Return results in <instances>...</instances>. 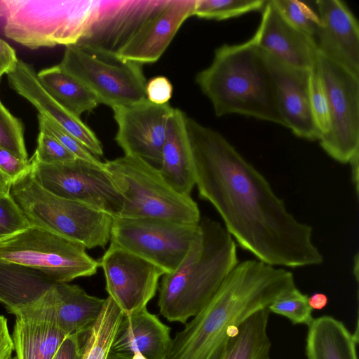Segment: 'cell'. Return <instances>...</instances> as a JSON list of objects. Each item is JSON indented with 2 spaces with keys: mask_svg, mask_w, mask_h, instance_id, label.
<instances>
[{
  "mask_svg": "<svg viewBox=\"0 0 359 359\" xmlns=\"http://www.w3.org/2000/svg\"><path fill=\"white\" fill-rule=\"evenodd\" d=\"M236 247L220 223L201 218L199 231L182 262L163 276L160 313L169 322L187 323L204 309L238 263Z\"/></svg>",
  "mask_w": 359,
  "mask_h": 359,
  "instance_id": "277c9868",
  "label": "cell"
},
{
  "mask_svg": "<svg viewBox=\"0 0 359 359\" xmlns=\"http://www.w3.org/2000/svg\"><path fill=\"white\" fill-rule=\"evenodd\" d=\"M0 147L22 160H28L22 122L0 100Z\"/></svg>",
  "mask_w": 359,
  "mask_h": 359,
  "instance_id": "4dcf8cb0",
  "label": "cell"
},
{
  "mask_svg": "<svg viewBox=\"0 0 359 359\" xmlns=\"http://www.w3.org/2000/svg\"><path fill=\"white\" fill-rule=\"evenodd\" d=\"M284 18L294 27L305 33L313 40L320 26V20L308 5L294 0H273Z\"/></svg>",
  "mask_w": 359,
  "mask_h": 359,
  "instance_id": "1f68e13d",
  "label": "cell"
},
{
  "mask_svg": "<svg viewBox=\"0 0 359 359\" xmlns=\"http://www.w3.org/2000/svg\"><path fill=\"white\" fill-rule=\"evenodd\" d=\"M100 262L106 290L124 315L147 306L165 272L154 264L110 244Z\"/></svg>",
  "mask_w": 359,
  "mask_h": 359,
  "instance_id": "4fadbf2b",
  "label": "cell"
},
{
  "mask_svg": "<svg viewBox=\"0 0 359 359\" xmlns=\"http://www.w3.org/2000/svg\"><path fill=\"white\" fill-rule=\"evenodd\" d=\"M358 330L351 333L340 320L323 316L309 325L306 353L308 359H358Z\"/></svg>",
  "mask_w": 359,
  "mask_h": 359,
  "instance_id": "d4e9b609",
  "label": "cell"
},
{
  "mask_svg": "<svg viewBox=\"0 0 359 359\" xmlns=\"http://www.w3.org/2000/svg\"><path fill=\"white\" fill-rule=\"evenodd\" d=\"M196 82L217 116L237 114L285 127L270 69L252 38L217 48Z\"/></svg>",
  "mask_w": 359,
  "mask_h": 359,
  "instance_id": "3957f363",
  "label": "cell"
},
{
  "mask_svg": "<svg viewBox=\"0 0 359 359\" xmlns=\"http://www.w3.org/2000/svg\"><path fill=\"white\" fill-rule=\"evenodd\" d=\"M172 85L166 77L155 76L147 82V99L156 104H166L172 97Z\"/></svg>",
  "mask_w": 359,
  "mask_h": 359,
  "instance_id": "8d00e7d4",
  "label": "cell"
},
{
  "mask_svg": "<svg viewBox=\"0 0 359 359\" xmlns=\"http://www.w3.org/2000/svg\"><path fill=\"white\" fill-rule=\"evenodd\" d=\"M39 130L46 132L54 137L65 149L76 158L81 159L99 166H104L100 161L83 146L74 137L59 126L57 123L41 114H38Z\"/></svg>",
  "mask_w": 359,
  "mask_h": 359,
  "instance_id": "836d02e7",
  "label": "cell"
},
{
  "mask_svg": "<svg viewBox=\"0 0 359 359\" xmlns=\"http://www.w3.org/2000/svg\"><path fill=\"white\" fill-rule=\"evenodd\" d=\"M107 359H131L129 358L123 357L111 352H109V355Z\"/></svg>",
  "mask_w": 359,
  "mask_h": 359,
  "instance_id": "7dc6e473",
  "label": "cell"
},
{
  "mask_svg": "<svg viewBox=\"0 0 359 359\" xmlns=\"http://www.w3.org/2000/svg\"><path fill=\"white\" fill-rule=\"evenodd\" d=\"M118 126L115 140L125 155L160 164L168 124L174 108L147 99L112 108Z\"/></svg>",
  "mask_w": 359,
  "mask_h": 359,
  "instance_id": "5bb4252c",
  "label": "cell"
},
{
  "mask_svg": "<svg viewBox=\"0 0 359 359\" xmlns=\"http://www.w3.org/2000/svg\"><path fill=\"white\" fill-rule=\"evenodd\" d=\"M35 180L45 189L65 198L77 201L116 217L123 198L104 166L76 158L72 161L44 164L31 157Z\"/></svg>",
  "mask_w": 359,
  "mask_h": 359,
  "instance_id": "7c38bea8",
  "label": "cell"
},
{
  "mask_svg": "<svg viewBox=\"0 0 359 359\" xmlns=\"http://www.w3.org/2000/svg\"><path fill=\"white\" fill-rule=\"evenodd\" d=\"M316 69L327 97L330 126L319 141L325 151L341 163L359 153V77L318 52Z\"/></svg>",
  "mask_w": 359,
  "mask_h": 359,
  "instance_id": "30bf717a",
  "label": "cell"
},
{
  "mask_svg": "<svg viewBox=\"0 0 359 359\" xmlns=\"http://www.w3.org/2000/svg\"><path fill=\"white\" fill-rule=\"evenodd\" d=\"M8 11V0H0V18H6Z\"/></svg>",
  "mask_w": 359,
  "mask_h": 359,
  "instance_id": "f6af8a7d",
  "label": "cell"
},
{
  "mask_svg": "<svg viewBox=\"0 0 359 359\" xmlns=\"http://www.w3.org/2000/svg\"><path fill=\"white\" fill-rule=\"evenodd\" d=\"M83 334L75 333L67 336L52 359H81Z\"/></svg>",
  "mask_w": 359,
  "mask_h": 359,
  "instance_id": "f35d334b",
  "label": "cell"
},
{
  "mask_svg": "<svg viewBox=\"0 0 359 359\" xmlns=\"http://www.w3.org/2000/svg\"><path fill=\"white\" fill-rule=\"evenodd\" d=\"M358 255L356 254V255L354 257V263H353V275L355 277V279L357 281H358Z\"/></svg>",
  "mask_w": 359,
  "mask_h": 359,
  "instance_id": "bcb514c9",
  "label": "cell"
},
{
  "mask_svg": "<svg viewBox=\"0 0 359 359\" xmlns=\"http://www.w3.org/2000/svg\"><path fill=\"white\" fill-rule=\"evenodd\" d=\"M13 350L14 344L8 331L7 320L0 316V359H11Z\"/></svg>",
  "mask_w": 359,
  "mask_h": 359,
  "instance_id": "60d3db41",
  "label": "cell"
},
{
  "mask_svg": "<svg viewBox=\"0 0 359 359\" xmlns=\"http://www.w3.org/2000/svg\"><path fill=\"white\" fill-rule=\"evenodd\" d=\"M56 283L36 269L0 260V303L14 315L40 303Z\"/></svg>",
  "mask_w": 359,
  "mask_h": 359,
  "instance_id": "603a6c76",
  "label": "cell"
},
{
  "mask_svg": "<svg viewBox=\"0 0 359 359\" xmlns=\"http://www.w3.org/2000/svg\"><path fill=\"white\" fill-rule=\"evenodd\" d=\"M260 50L273 77L280 111L285 127L299 137L319 140L320 135L313 121L309 102V81L311 69L288 65L265 51Z\"/></svg>",
  "mask_w": 359,
  "mask_h": 359,
  "instance_id": "2e32d148",
  "label": "cell"
},
{
  "mask_svg": "<svg viewBox=\"0 0 359 359\" xmlns=\"http://www.w3.org/2000/svg\"><path fill=\"white\" fill-rule=\"evenodd\" d=\"M199 231L187 224L161 218L114 217L110 244L128 250L162 269L175 271Z\"/></svg>",
  "mask_w": 359,
  "mask_h": 359,
  "instance_id": "8fae6325",
  "label": "cell"
},
{
  "mask_svg": "<svg viewBox=\"0 0 359 359\" xmlns=\"http://www.w3.org/2000/svg\"><path fill=\"white\" fill-rule=\"evenodd\" d=\"M195 3L196 0H162L116 55L141 65L156 62L184 22L193 15Z\"/></svg>",
  "mask_w": 359,
  "mask_h": 359,
  "instance_id": "9a60e30c",
  "label": "cell"
},
{
  "mask_svg": "<svg viewBox=\"0 0 359 359\" xmlns=\"http://www.w3.org/2000/svg\"><path fill=\"white\" fill-rule=\"evenodd\" d=\"M11 359H18L17 356L15 355V357H12Z\"/></svg>",
  "mask_w": 359,
  "mask_h": 359,
  "instance_id": "681fc988",
  "label": "cell"
},
{
  "mask_svg": "<svg viewBox=\"0 0 359 359\" xmlns=\"http://www.w3.org/2000/svg\"><path fill=\"white\" fill-rule=\"evenodd\" d=\"M115 187L123 198L116 217L161 218L187 224L201 220L197 203L181 194L162 177L159 169L137 156L124 155L104 162Z\"/></svg>",
  "mask_w": 359,
  "mask_h": 359,
  "instance_id": "52a82bcc",
  "label": "cell"
},
{
  "mask_svg": "<svg viewBox=\"0 0 359 359\" xmlns=\"http://www.w3.org/2000/svg\"><path fill=\"white\" fill-rule=\"evenodd\" d=\"M46 92L58 103L80 117L100 104L95 95L59 64L36 73Z\"/></svg>",
  "mask_w": 359,
  "mask_h": 359,
  "instance_id": "484cf974",
  "label": "cell"
},
{
  "mask_svg": "<svg viewBox=\"0 0 359 359\" xmlns=\"http://www.w3.org/2000/svg\"><path fill=\"white\" fill-rule=\"evenodd\" d=\"M123 316L121 309L109 297L93 327L83 337L81 359H107L113 339Z\"/></svg>",
  "mask_w": 359,
  "mask_h": 359,
  "instance_id": "83f0119b",
  "label": "cell"
},
{
  "mask_svg": "<svg viewBox=\"0 0 359 359\" xmlns=\"http://www.w3.org/2000/svg\"><path fill=\"white\" fill-rule=\"evenodd\" d=\"M309 93L312 116L321 137L330 130V118L327 97L316 65L310 70Z\"/></svg>",
  "mask_w": 359,
  "mask_h": 359,
  "instance_id": "d6a6232c",
  "label": "cell"
},
{
  "mask_svg": "<svg viewBox=\"0 0 359 359\" xmlns=\"http://www.w3.org/2000/svg\"><path fill=\"white\" fill-rule=\"evenodd\" d=\"M186 114L174 108L162 148L159 171L178 193L190 196L195 185L194 168L186 127Z\"/></svg>",
  "mask_w": 359,
  "mask_h": 359,
  "instance_id": "7402d4cb",
  "label": "cell"
},
{
  "mask_svg": "<svg viewBox=\"0 0 359 359\" xmlns=\"http://www.w3.org/2000/svg\"><path fill=\"white\" fill-rule=\"evenodd\" d=\"M131 359H147V358L140 353H136L132 356Z\"/></svg>",
  "mask_w": 359,
  "mask_h": 359,
  "instance_id": "c3c4849f",
  "label": "cell"
},
{
  "mask_svg": "<svg viewBox=\"0 0 359 359\" xmlns=\"http://www.w3.org/2000/svg\"><path fill=\"white\" fill-rule=\"evenodd\" d=\"M106 299L90 295L77 285L58 283L55 285L57 323L67 335L86 334L94 325Z\"/></svg>",
  "mask_w": 359,
  "mask_h": 359,
  "instance_id": "cb8c5ba5",
  "label": "cell"
},
{
  "mask_svg": "<svg viewBox=\"0 0 359 359\" xmlns=\"http://www.w3.org/2000/svg\"><path fill=\"white\" fill-rule=\"evenodd\" d=\"M308 301L312 309L321 310L327 304L328 298L325 294L316 292L309 297Z\"/></svg>",
  "mask_w": 359,
  "mask_h": 359,
  "instance_id": "b9f144b4",
  "label": "cell"
},
{
  "mask_svg": "<svg viewBox=\"0 0 359 359\" xmlns=\"http://www.w3.org/2000/svg\"><path fill=\"white\" fill-rule=\"evenodd\" d=\"M31 167V159L22 160L0 147V171L11 182L27 172Z\"/></svg>",
  "mask_w": 359,
  "mask_h": 359,
  "instance_id": "74e56055",
  "label": "cell"
},
{
  "mask_svg": "<svg viewBox=\"0 0 359 359\" xmlns=\"http://www.w3.org/2000/svg\"><path fill=\"white\" fill-rule=\"evenodd\" d=\"M264 0H196L193 15L222 20L264 8Z\"/></svg>",
  "mask_w": 359,
  "mask_h": 359,
  "instance_id": "f1b7e54d",
  "label": "cell"
},
{
  "mask_svg": "<svg viewBox=\"0 0 359 359\" xmlns=\"http://www.w3.org/2000/svg\"><path fill=\"white\" fill-rule=\"evenodd\" d=\"M30 226L11 195L0 196V241Z\"/></svg>",
  "mask_w": 359,
  "mask_h": 359,
  "instance_id": "e575fe53",
  "label": "cell"
},
{
  "mask_svg": "<svg viewBox=\"0 0 359 359\" xmlns=\"http://www.w3.org/2000/svg\"><path fill=\"white\" fill-rule=\"evenodd\" d=\"M252 39L259 48L288 65L311 69L316 63L318 51L313 39L291 25L273 0L266 1Z\"/></svg>",
  "mask_w": 359,
  "mask_h": 359,
  "instance_id": "e0dca14e",
  "label": "cell"
},
{
  "mask_svg": "<svg viewBox=\"0 0 359 359\" xmlns=\"http://www.w3.org/2000/svg\"><path fill=\"white\" fill-rule=\"evenodd\" d=\"M269 313L265 308L246 318L229 339L219 359H270Z\"/></svg>",
  "mask_w": 359,
  "mask_h": 359,
  "instance_id": "4316f807",
  "label": "cell"
},
{
  "mask_svg": "<svg viewBox=\"0 0 359 359\" xmlns=\"http://www.w3.org/2000/svg\"><path fill=\"white\" fill-rule=\"evenodd\" d=\"M320 28L313 38L318 51L359 77V26L339 0L316 1Z\"/></svg>",
  "mask_w": 359,
  "mask_h": 359,
  "instance_id": "ac0fdd59",
  "label": "cell"
},
{
  "mask_svg": "<svg viewBox=\"0 0 359 359\" xmlns=\"http://www.w3.org/2000/svg\"><path fill=\"white\" fill-rule=\"evenodd\" d=\"M9 194L31 226L72 240L86 249L104 248L110 241L113 216L47 191L35 180L31 167L11 182Z\"/></svg>",
  "mask_w": 359,
  "mask_h": 359,
  "instance_id": "5b68a950",
  "label": "cell"
},
{
  "mask_svg": "<svg viewBox=\"0 0 359 359\" xmlns=\"http://www.w3.org/2000/svg\"><path fill=\"white\" fill-rule=\"evenodd\" d=\"M13 341L18 359H52L68 336L59 327L54 306H42L15 315Z\"/></svg>",
  "mask_w": 359,
  "mask_h": 359,
  "instance_id": "44dd1931",
  "label": "cell"
},
{
  "mask_svg": "<svg viewBox=\"0 0 359 359\" xmlns=\"http://www.w3.org/2000/svg\"><path fill=\"white\" fill-rule=\"evenodd\" d=\"M186 127L198 195L240 247L274 266L320 264L312 227L288 212L266 178L217 131L187 116Z\"/></svg>",
  "mask_w": 359,
  "mask_h": 359,
  "instance_id": "6da1fadb",
  "label": "cell"
},
{
  "mask_svg": "<svg viewBox=\"0 0 359 359\" xmlns=\"http://www.w3.org/2000/svg\"><path fill=\"white\" fill-rule=\"evenodd\" d=\"M6 75L10 87L29 102L39 114L57 123L95 156L103 155L102 145L95 133L79 116L67 110L46 92L29 65L18 59L15 68Z\"/></svg>",
  "mask_w": 359,
  "mask_h": 359,
  "instance_id": "d6986e66",
  "label": "cell"
},
{
  "mask_svg": "<svg viewBox=\"0 0 359 359\" xmlns=\"http://www.w3.org/2000/svg\"><path fill=\"white\" fill-rule=\"evenodd\" d=\"M72 240L36 226L0 241V260L36 269L57 283L93 276L100 262Z\"/></svg>",
  "mask_w": 359,
  "mask_h": 359,
  "instance_id": "9c48e42d",
  "label": "cell"
},
{
  "mask_svg": "<svg viewBox=\"0 0 359 359\" xmlns=\"http://www.w3.org/2000/svg\"><path fill=\"white\" fill-rule=\"evenodd\" d=\"M11 181L0 171V196L9 194Z\"/></svg>",
  "mask_w": 359,
  "mask_h": 359,
  "instance_id": "ee69618b",
  "label": "cell"
},
{
  "mask_svg": "<svg viewBox=\"0 0 359 359\" xmlns=\"http://www.w3.org/2000/svg\"><path fill=\"white\" fill-rule=\"evenodd\" d=\"M105 1L8 0L4 32L30 49L76 44L98 20Z\"/></svg>",
  "mask_w": 359,
  "mask_h": 359,
  "instance_id": "8992f818",
  "label": "cell"
},
{
  "mask_svg": "<svg viewBox=\"0 0 359 359\" xmlns=\"http://www.w3.org/2000/svg\"><path fill=\"white\" fill-rule=\"evenodd\" d=\"M32 157L44 164L69 162L76 158L54 137L41 130H39L37 147Z\"/></svg>",
  "mask_w": 359,
  "mask_h": 359,
  "instance_id": "d590c367",
  "label": "cell"
},
{
  "mask_svg": "<svg viewBox=\"0 0 359 359\" xmlns=\"http://www.w3.org/2000/svg\"><path fill=\"white\" fill-rule=\"evenodd\" d=\"M309 296L296 286L278 297L267 309L270 312L288 318L293 324L309 325L313 321L312 309L309 304Z\"/></svg>",
  "mask_w": 359,
  "mask_h": 359,
  "instance_id": "f546056e",
  "label": "cell"
},
{
  "mask_svg": "<svg viewBox=\"0 0 359 359\" xmlns=\"http://www.w3.org/2000/svg\"><path fill=\"white\" fill-rule=\"evenodd\" d=\"M59 65L111 109L147 100L141 65L74 44L66 46Z\"/></svg>",
  "mask_w": 359,
  "mask_h": 359,
  "instance_id": "ba28073f",
  "label": "cell"
},
{
  "mask_svg": "<svg viewBox=\"0 0 359 359\" xmlns=\"http://www.w3.org/2000/svg\"><path fill=\"white\" fill-rule=\"evenodd\" d=\"M295 286L293 273L258 259L238 263L208 304L176 333L164 359H219L255 312Z\"/></svg>",
  "mask_w": 359,
  "mask_h": 359,
  "instance_id": "7a4b0ae2",
  "label": "cell"
},
{
  "mask_svg": "<svg viewBox=\"0 0 359 359\" xmlns=\"http://www.w3.org/2000/svg\"><path fill=\"white\" fill-rule=\"evenodd\" d=\"M18 61L14 49L0 38V83L3 75L12 71Z\"/></svg>",
  "mask_w": 359,
  "mask_h": 359,
  "instance_id": "ab89813d",
  "label": "cell"
},
{
  "mask_svg": "<svg viewBox=\"0 0 359 359\" xmlns=\"http://www.w3.org/2000/svg\"><path fill=\"white\" fill-rule=\"evenodd\" d=\"M170 328L147 307L123 316L110 352L131 358L140 353L147 359H164L172 338Z\"/></svg>",
  "mask_w": 359,
  "mask_h": 359,
  "instance_id": "ffe728a7",
  "label": "cell"
},
{
  "mask_svg": "<svg viewBox=\"0 0 359 359\" xmlns=\"http://www.w3.org/2000/svg\"><path fill=\"white\" fill-rule=\"evenodd\" d=\"M358 156L359 153L356 154L349 161L351 165V180L353 184V186L355 189L356 195H358Z\"/></svg>",
  "mask_w": 359,
  "mask_h": 359,
  "instance_id": "7bdbcfd3",
  "label": "cell"
}]
</instances>
